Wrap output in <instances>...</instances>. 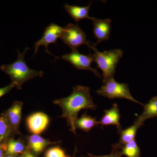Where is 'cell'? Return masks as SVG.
I'll list each match as a JSON object with an SVG mask.
<instances>
[{
	"mask_svg": "<svg viewBox=\"0 0 157 157\" xmlns=\"http://www.w3.org/2000/svg\"><path fill=\"white\" fill-rule=\"evenodd\" d=\"M53 103L60 107L62 117L67 120L70 130L75 134L79 112L82 109L95 110L97 108L91 96L90 89L82 86H74L70 96L55 100Z\"/></svg>",
	"mask_w": 157,
	"mask_h": 157,
	"instance_id": "cell-1",
	"label": "cell"
},
{
	"mask_svg": "<svg viewBox=\"0 0 157 157\" xmlns=\"http://www.w3.org/2000/svg\"><path fill=\"white\" fill-rule=\"evenodd\" d=\"M26 122L30 132L33 135H39L48 127L49 118L44 113L36 112L29 116Z\"/></svg>",
	"mask_w": 157,
	"mask_h": 157,
	"instance_id": "cell-8",
	"label": "cell"
},
{
	"mask_svg": "<svg viewBox=\"0 0 157 157\" xmlns=\"http://www.w3.org/2000/svg\"><path fill=\"white\" fill-rule=\"evenodd\" d=\"M15 86V85L11 82V84L7 86L0 88V98L9 93Z\"/></svg>",
	"mask_w": 157,
	"mask_h": 157,
	"instance_id": "cell-22",
	"label": "cell"
},
{
	"mask_svg": "<svg viewBox=\"0 0 157 157\" xmlns=\"http://www.w3.org/2000/svg\"><path fill=\"white\" fill-rule=\"evenodd\" d=\"M23 103L21 101L14 102L7 111L6 117L11 127L14 132H19V126L21 117Z\"/></svg>",
	"mask_w": 157,
	"mask_h": 157,
	"instance_id": "cell-11",
	"label": "cell"
},
{
	"mask_svg": "<svg viewBox=\"0 0 157 157\" xmlns=\"http://www.w3.org/2000/svg\"><path fill=\"white\" fill-rule=\"evenodd\" d=\"M104 113L101 120L99 121V124L102 127L105 126L114 125L117 128L119 132L121 131L120 121V113L117 104H114L110 109L104 110Z\"/></svg>",
	"mask_w": 157,
	"mask_h": 157,
	"instance_id": "cell-10",
	"label": "cell"
},
{
	"mask_svg": "<svg viewBox=\"0 0 157 157\" xmlns=\"http://www.w3.org/2000/svg\"><path fill=\"white\" fill-rule=\"evenodd\" d=\"M45 157H70L64 151L59 147H51L46 151Z\"/></svg>",
	"mask_w": 157,
	"mask_h": 157,
	"instance_id": "cell-20",
	"label": "cell"
},
{
	"mask_svg": "<svg viewBox=\"0 0 157 157\" xmlns=\"http://www.w3.org/2000/svg\"><path fill=\"white\" fill-rule=\"evenodd\" d=\"M99 124L96 118L90 116L83 114L77 119L76 123V128H78L85 132H89L94 127Z\"/></svg>",
	"mask_w": 157,
	"mask_h": 157,
	"instance_id": "cell-17",
	"label": "cell"
},
{
	"mask_svg": "<svg viewBox=\"0 0 157 157\" xmlns=\"http://www.w3.org/2000/svg\"><path fill=\"white\" fill-rule=\"evenodd\" d=\"M113 147V151L110 154L106 155L97 156L90 154H88V156L87 157H121V156L120 153L119 151H118L117 149L114 147V146Z\"/></svg>",
	"mask_w": 157,
	"mask_h": 157,
	"instance_id": "cell-21",
	"label": "cell"
},
{
	"mask_svg": "<svg viewBox=\"0 0 157 157\" xmlns=\"http://www.w3.org/2000/svg\"><path fill=\"white\" fill-rule=\"evenodd\" d=\"M5 157H14V156H13V155H7V156H6Z\"/></svg>",
	"mask_w": 157,
	"mask_h": 157,
	"instance_id": "cell-25",
	"label": "cell"
},
{
	"mask_svg": "<svg viewBox=\"0 0 157 157\" xmlns=\"http://www.w3.org/2000/svg\"><path fill=\"white\" fill-rule=\"evenodd\" d=\"M60 39L66 45L73 51L78 50L82 45H86L89 47L91 42L88 40L84 31L78 25L68 24L63 28Z\"/></svg>",
	"mask_w": 157,
	"mask_h": 157,
	"instance_id": "cell-5",
	"label": "cell"
},
{
	"mask_svg": "<svg viewBox=\"0 0 157 157\" xmlns=\"http://www.w3.org/2000/svg\"><path fill=\"white\" fill-rule=\"evenodd\" d=\"M52 143L48 139H45L39 135H31L29 138V146L36 154L42 152L46 147Z\"/></svg>",
	"mask_w": 157,
	"mask_h": 157,
	"instance_id": "cell-14",
	"label": "cell"
},
{
	"mask_svg": "<svg viewBox=\"0 0 157 157\" xmlns=\"http://www.w3.org/2000/svg\"><path fill=\"white\" fill-rule=\"evenodd\" d=\"M6 146L7 145L5 144H0V157H3L4 151H6Z\"/></svg>",
	"mask_w": 157,
	"mask_h": 157,
	"instance_id": "cell-23",
	"label": "cell"
},
{
	"mask_svg": "<svg viewBox=\"0 0 157 157\" xmlns=\"http://www.w3.org/2000/svg\"><path fill=\"white\" fill-rule=\"evenodd\" d=\"M119 149L121 150L120 153L122 155H125L127 157H140V148L137 145L135 140H132L125 144H117L114 145Z\"/></svg>",
	"mask_w": 157,
	"mask_h": 157,
	"instance_id": "cell-15",
	"label": "cell"
},
{
	"mask_svg": "<svg viewBox=\"0 0 157 157\" xmlns=\"http://www.w3.org/2000/svg\"><path fill=\"white\" fill-rule=\"evenodd\" d=\"M62 59L69 62L77 70H89L99 78H101V74L97 69L91 67L94 60L91 53L86 55L79 53L78 50L73 51L70 53L62 56Z\"/></svg>",
	"mask_w": 157,
	"mask_h": 157,
	"instance_id": "cell-6",
	"label": "cell"
},
{
	"mask_svg": "<svg viewBox=\"0 0 157 157\" xmlns=\"http://www.w3.org/2000/svg\"><path fill=\"white\" fill-rule=\"evenodd\" d=\"M63 28L60 26L52 23L45 29L43 36L39 40L35 42V48H34V54H36L38 52L40 46H44L45 47V52L55 57L56 58L58 59V57L52 54L48 51V46L49 44H56V42L59 38H60Z\"/></svg>",
	"mask_w": 157,
	"mask_h": 157,
	"instance_id": "cell-7",
	"label": "cell"
},
{
	"mask_svg": "<svg viewBox=\"0 0 157 157\" xmlns=\"http://www.w3.org/2000/svg\"><path fill=\"white\" fill-rule=\"evenodd\" d=\"M156 117H157V96L152 98L147 104L144 105L142 114L136 121L143 125L146 120Z\"/></svg>",
	"mask_w": 157,
	"mask_h": 157,
	"instance_id": "cell-13",
	"label": "cell"
},
{
	"mask_svg": "<svg viewBox=\"0 0 157 157\" xmlns=\"http://www.w3.org/2000/svg\"><path fill=\"white\" fill-rule=\"evenodd\" d=\"M93 33L94 36L97 39V42L94 45H97L103 41L109 39L111 30V20L98 19L93 17L92 20Z\"/></svg>",
	"mask_w": 157,
	"mask_h": 157,
	"instance_id": "cell-9",
	"label": "cell"
},
{
	"mask_svg": "<svg viewBox=\"0 0 157 157\" xmlns=\"http://www.w3.org/2000/svg\"><path fill=\"white\" fill-rule=\"evenodd\" d=\"M29 49V48L26 47L22 53L17 50V58L15 61L0 67L1 70L10 76L12 83L19 90L21 89V86L26 82L38 76L42 77L43 75V71L31 69L26 63L25 56Z\"/></svg>",
	"mask_w": 157,
	"mask_h": 157,
	"instance_id": "cell-2",
	"label": "cell"
},
{
	"mask_svg": "<svg viewBox=\"0 0 157 157\" xmlns=\"http://www.w3.org/2000/svg\"><path fill=\"white\" fill-rule=\"evenodd\" d=\"M23 157H36L34 155L32 154V153H31L29 151H26L25 152V153Z\"/></svg>",
	"mask_w": 157,
	"mask_h": 157,
	"instance_id": "cell-24",
	"label": "cell"
},
{
	"mask_svg": "<svg viewBox=\"0 0 157 157\" xmlns=\"http://www.w3.org/2000/svg\"><path fill=\"white\" fill-rule=\"evenodd\" d=\"M142 125L136 121L134 124L131 127L125 130H121L120 132L119 144L123 145L135 140L137 130Z\"/></svg>",
	"mask_w": 157,
	"mask_h": 157,
	"instance_id": "cell-16",
	"label": "cell"
},
{
	"mask_svg": "<svg viewBox=\"0 0 157 157\" xmlns=\"http://www.w3.org/2000/svg\"></svg>",
	"mask_w": 157,
	"mask_h": 157,
	"instance_id": "cell-26",
	"label": "cell"
},
{
	"mask_svg": "<svg viewBox=\"0 0 157 157\" xmlns=\"http://www.w3.org/2000/svg\"><path fill=\"white\" fill-rule=\"evenodd\" d=\"M103 82V85L96 92L98 95L109 99H126L143 105L133 98L130 92L128 86L126 83H119L116 81L114 78Z\"/></svg>",
	"mask_w": 157,
	"mask_h": 157,
	"instance_id": "cell-4",
	"label": "cell"
},
{
	"mask_svg": "<svg viewBox=\"0 0 157 157\" xmlns=\"http://www.w3.org/2000/svg\"><path fill=\"white\" fill-rule=\"evenodd\" d=\"M89 48L94 52L92 54L94 61L102 71L103 81L113 78L116 68L123 55V51L121 49H114L101 52L92 43H91Z\"/></svg>",
	"mask_w": 157,
	"mask_h": 157,
	"instance_id": "cell-3",
	"label": "cell"
},
{
	"mask_svg": "<svg viewBox=\"0 0 157 157\" xmlns=\"http://www.w3.org/2000/svg\"><path fill=\"white\" fill-rule=\"evenodd\" d=\"M25 150V146L22 142L18 140H9L6 146V154L8 155H13L22 153Z\"/></svg>",
	"mask_w": 157,
	"mask_h": 157,
	"instance_id": "cell-18",
	"label": "cell"
},
{
	"mask_svg": "<svg viewBox=\"0 0 157 157\" xmlns=\"http://www.w3.org/2000/svg\"><path fill=\"white\" fill-rule=\"evenodd\" d=\"M6 115L2 114L0 116V143L8 137L11 131Z\"/></svg>",
	"mask_w": 157,
	"mask_h": 157,
	"instance_id": "cell-19",
	"label": "cell"
},
{
	"mask_svg": "<svg viewBox=\"0 0 157 157\" xmlns=\"http://www.w3.org/2000/svg\"><path fill=\"white\" fill-rule=\"evenodd\" d=\"M91 3H90L87 6L81 7L76 6H71L67 4H65L64 9L70 16L75 21L78 22L81 20L87 18L92 20L93 17H90L89 15V10L90 9Z\"/></svg>",
	"mask_w": 157,
	"mask_h": 157,
	"instance_id": "cell-12",
	"label": "cell"
}]
</instances>
